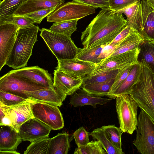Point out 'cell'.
<instances>
[{"instance_id": "cell-1", "label": "cell", "mask_w": 154, "mask_h": 154, "mask_svg": "<svg viewBox=\"0 0 154 154\" xmlns=\"http://www.w3.org/2000/svg\"><path fill=\"white\" fill-rule=\"evenodd\" d=\"M127 23L122 14L112 13L109 8L102 9L82 32V44L86 48L108 45Z\"/></svg>"}, {"instance_id": "cell-2", "label": "cell", "mask_w": 154, "mask_h": 154, "mask_svg": "<svg viewBox=\"0 0 154 154\" xmlns=\"http://www.w3.org/2000/svg\"><path fill=\"white\" fill-rule=\"evenodd\" d=\"M39 27L34 24L19 29L16 41L6 65L17 69L25 67L32 55L34 45L37 41Z\"/></svg>"}, {"instance_id": "cell-3", "label": "cell", "mask_w": 154, "mask_h": 154, "mask_svg": "<svg viewBox=\"0 0 154 154\" xmlns=\"http://www.w3.org/2000/svg\"><path fill=\"white\" fill-rule=\"evenodd\" d=\"M138 60L142 66L140 79L128 94L154 122V73L143 59Z\"/></svg>"}, {"instance_id": "cell-4", "label": "cell", "mask_w": 154, "mask_h": 154, "mask_svg": "<svg viewBox=\"0 0 154 154\" xmlns=\"http://www.w3.org/2000/svg\"><path fill=\"white\" fill-rule=\"evenodd\" d=\"M40 30V35L57 61L75 58L78 48L71 38L45 28Z\"/></svg>"}, {"instance_id": "cell-5", "label": "cell", "mask_w": 154, "mask_h": 154, "mask_svg": "<svg viewBox=\"0 0 154 154\" xmlns=\"http://www.w3.org/2000/svg\"><path fill=\"white\" fill-rule=\"evenodd\" d=\"M137 117L136 136L133 144L142 154H154V122L143 109Z\"/></svg>"}, {"instance_id": "cell-6", "label": "cell", "mask_w": 154, "mask_h": 154, "mask_svg": "<svg viewBox=\"0 0 154 154\" xmlns=\"http://www.w3.org/2000/svg\"><path fill=\"white\" fill-rule=\"evenodd\" d=\"M116 99L119 128L123 132L132 134L137 128L138 106L128 94L118 96Z\"/></svg>"}, {"instance_id": "cell-7", "label": "cell", "mask_w": 154, "mask_h": 154, "mask_svg": "<svg viewBox=\"0 0 154 154\" xmlns=\"http://www.w3.org/2000/svg\"><path fill=\"white\" fill-rule=\"evenodd\" d=\"M93 7L74 1L63 3L47 17L49 22L79 20L95 13Z\"/></svg>"}, {"instance_id": "cell-8", "label": "cell", "mask_w": 154, "mask_h": 154, "mask_svg": "<svg viewBox=\"0 0 154 154\" xmlns=\"http://www.w3.org/2000/svg\"><path fill=\"white\" fill-rule=\"evenodd\" d=\"M58 107L44 102H34L31 103L34 117L54 130L60 129L64 126L63 117Z\"/></svg>"}, {"instance_id": "cell-9", "label": "cell", "mask_w": 154, "mask_h": 154, "mask_svg": "<svg viewBox=\"0 0 154 154\" xmlns=\"http://www.w3.org/2000/svg\"><path fill=\"white\" fill-rule=\"evenodd\" d=\"M18 76L10 71L0 78V91L28 98L25 92L40 89H48Z\"/></svg>"}, {"instance_id": "cell-10", "label": "cell", "mask_w": 154, "mask_h": 154, "mask_svg": "<svg viewBox=\"0 0 154 154\" xmlns=\"http://www.w3.org/2000/svg\"><path fill=\"white\" fill-rule=\"evenodd\" d=\"M139 47L109 57H106L97 65L91 75L114 70H121L126 66L137 63L140 52Z\"/></svg>"}, {"instance_id": "cell-11", "label": "cell", "mask_w": 154, "mask_h": 154, "mask_svg": "<svg viewBox=\"0 0 154 154\" xmlns=\"http://www.w3.org/2000/svg\"><path fill=\"white\" fill-rule=\"evenodd\" d=\"M135 29L144 41L154 42V9L148 0L140 1Z\"/></svg>"}, {"instance_id": "cell-12", "label": "cell", "mask_w": 154, "mask_h": 154, "mask_svg": "<svg viewBox=\"0 0 154 154\" xmlns=\"http://www.w3.org/2000/svg\"><path fill=\"white\" fill-rule=\"evenodd\" d=\"M34 102L29 99L11 106L0 103V118L5 115L9 116L13 122L12 127L18 132L21 125L30 119L34 117L31 108V103Z\"/></svg>"}, {"instance_id": "cell-13", "label": "cell", "mask_w": 154, "mask_h": 154, "mask_svg": "<svg viewBox=\"0 0 154 154\" xmlns=\"http://www.w3.org/2000/svg\"><path fill=\"white\" fill-rule=\"evenodd\" d=\"M19 28L15 24L0 23V71L6 65L16 41Z\"/></svg>"}, {"instance_id": "cell-14", "label": "cell", "mask_w": 154, "mask_h": 154, "mask_svg": "<svg viewBox=\"0 0 154 154\" xmlns=\"http://www.w3.org/2000/svg\"><path fill=\"white\" fill-rule=\"evenodd\" d=\"M56 69L77 78L83 79L91 74L97 64L74 58L58 61Z\"/></svg>"}, {"instance_id": "cell-15", "label": "cell", "mask_w": 154, "mask_h": 154, "mask_svg": "<svg viewBox=\"0 0 154 154\" xmlns=\"http://www.w3.org/2000/svg\"><path fill=\"white\" fill-rule=\"evenodd\" d=\"M51 129L35 117L25 122L20 126L18 133L23 141L31 142L48 137Z\"/></svg>"}, {"instance_id": "cell-16", "label": "cell", "mask_w": 154, "mask_h": 154, "mask_svg": "<svg viewBox=\"0 0 154 154\" xmlns=\"http://www.w3.org/2000/svg\"><path fill=\"white\" fill-rule=\"evenodd\" d=\"M10 71L23 78L48 88L55 90L51 75L47 70L38 66L25 67Z\"/></svg>"}, {"instance_id": "cell-17", "label": "cell", "mask_w": 154, "mask_h": 154, "mask_svg": "<svg viewBox=\"0 0 154 154\" xmlns=\"http://www.w3.org/2000/svg\"><path fill=\"white\" fill-rule=\"evenodd\" d=\"M54 87L65 99L67 95H71L82 85V79L75 78L61 71L54 70Z\"/></svg>"}, {"instance_id": "cell-18", "label": "cell", "mask_w": 154, "mask_h": 154, "mask_svg": "<svg viewBox=\"0 0 154 154\" xmlns=\"http://www.w3.org/2000/svg\"><path fill=\"white\" fill-rule=\"evenodd\" d=\"M64 2L65 0H25L13 15L23 16L40 10L58 7Z\"/></svg>"}, {"instance_id": "cell-19", "label": "cell", "mask_w": 154, "mask_h": 154, "mask_svg": "<svg viewBox=\"0 0 154 154\" xmlns=\"http://www.w3.org/2000/svg\"><path fill=\"white\" fill-rule=\"evenodd\" d=\"M142 69L141 63L139 61L133 64L128 75L120 85L114 91L107 96L115 99L119 96L129 94L134 86L139 81Z\"/></svg>"}, {"instance_id": "cell-20", "label": "cell", "mask_w": 154, "mask_h": 154, "mask_svg": "<svg viewBox=\"0 0 154 154\" xmlns=\"http://www.w3.org/2000/svg\"><path fill=\"white\" fill-rule=\"evenodd\" d=\"M112 99L94 96L82 88H79L71 95L69 104L74 107L89 105L95 108L97 105H104L110 102Z\"/></svg>"}, {"instance_id": "cell-21", "label": "cell", "mask_w": 154, "mask_h": 154, "mask_svg": "<svg viewBox=\"0 0 154 154\" xmlns=\"http://www.w3.org/2000/svg\"><path fill=\"white\" fill-rule=\"evenodd\" d=\"M25 94L29 99L35 102L47 103L60 107L65 99L55 90L40 89L27 91Z\"/></svg>"}, {"instance_id": "cell-22", "label": "cell", "mask_w": 154, "mask_h": 154, "mask_svg": "<svg viewBox=\"0 0 154 154\" xmlns=\"http://www.w3.org/2000/svg\"><path fill=\"white\" fill-rule=\"evenodd\" d=\"M22 141L18 132L13 128L0 125V150L16 151Z\"/></svg>"}, {"instance_id": "cell-23", "label": "cell", "mask_w": 154, "mask_h": 154, "mask_svg": "<svg viewBox=\"0 0 154 154\" xmlns=\"http://www.w3.org/2000/svg\"><path fill=\"white\" fill-rule=\"evenodd\" d=\"M144 41L143 37L138 31H134L124 39L106 57H111L136 49Z\"/></svg>"}, {"instance_id": "cell-24", "label": "cell", "mask_w": 154, "mask_h": 154, "mask_svg": "<svg viewBox=\"0 0 154 154\" xmlns=\"http://www.w3.org/2000/svg\"><path fill=\"white\" fill-rule=\"evenodd\" d=\"M70 146L69 134L58 133L50 138L48 154H67Z\"/></svg>"}, {"instance_id": "cell-25", "label": "cell", "mask_w": 154, "mask_h": 154, "mask_svg": "<svg viewBox=\"0 0 154 154\" xmlns=\"http://www.w3.org/2000/svg\"><path fill=\"white\" fill-rule=\"evenodd\" d=\"M90 135L100 143L102 147L109 154H124L122 150L116 147L112 144L107 134L102 127L94 129Z\"/></svg>"}, {"instance_id": "cell-26", "label": "cell", "mask_w": 154, "mask_h": 154, "mask_svg": "<svg viewBox=\"0 0 154 154\" xmlns=\"http://www.w3.org/2000/svg\"><path fill=\"white\" fill-rule=\"evenodd\" d=\"M105 46L104 45H99L89 48H78L75 58L93 63L97 65L101 61L99 57Z\"/></svg>"}, {"instance_id": "cell-27", "label": "cell", "mask_w": 154, "mask_h": 154, "mask_svg": "<svg viewBox=\"0 0 154 154\" xmlns=\"http://www.w3.org/2000/svg\"><path fill=\"white\" fill-rule=\"evenodd\" d=\"M115 79L100 83H91L82 85V88L92 95L100 97L107 96L110 91Z\"/></svg>"}, {"instance_id": "cell-28", "label": "cell", "mask_w": 154, "mask_h": 154, "mask_svg": "<svg viewBox=\"0 0 154 154\" xmlns=\"http://www.w3.org/2000/svg\"><path fill=\"white\" fill-rule=\"evenodd\" d=\"M78 20H76L60 22H55L48 29L51 31L71 38L72 34L76 30Z\"/></svg>"}, {"instance_id": "cell-29", "label": "cell", "mask_w": 154, "mask_h": 154, "mask_svg": "<svg viewBox=\"0 0 154 154\" xmlns=\"http://www.w3.org/2000/svg\"><path fill=\"white\" fill-rule=\"evenodd\" d=\"M138 59H143L154 73V42L144 41L139 47Z\"/></svg>"}, {"instance_id": "cell-30", "label": "cell", "mask_w": 154, "mask_h": 154, "mask_svg": "<svg viewBox=\"0 0 154 154\" xmlns=\"http://www.w3.org/2000/svg\"><path fill=\"white\" fill-rule=\"evenodd\" d=\"M25 0H3L0 3V20L11 17Z\"/></svg>"}, {"instance_id": "cell-31", "label": "cell", "mask_w": 154, "mask_h": 154, "mask_svg": "<svg viewBox=\"0 0 154 154\" xmlns=\"http://www.w3.org/2000/svg\"><path fill=\"white\" fill-rule=\"evenodd\" d=\"M119 70L116 69L105 71L93 75H88L82 79V85L104 82L115 79Z\"/></svg>"}, {"instance_id": "cell-32", "label": "cell", "mask_w": 154, "mask_h": 154, "mask_svg": "<svg viewBox=\"0 0 154 154\" xmlns=\"http://www.w3.org/2000/svg\"><path fill=\"white\" fill-rule=\"evenodd\" d=\"M49 139L45 138L31 142L23 154H48Z\"/></svg>"}, {"instance_id": "cell-33", "label": "cell", "mask_w": 154, "mask_h": 154, "mask_svg": "<svg viewBox=\"0 0 154 154\" xmlns=\"http://www.w3.org/2000/svg\"><path fill=\"white\" fill-rule=\"evenodd\" d=\"M141 0L122 10L112 13L124 14L127 18V25L135 29L137 15Z\"/></svg>"}, {"instance_id": "cell-34", "label": "cell", "mask_w": 154, "mask_h": 154, "mask_svg": "<svg viewBox=\"0 0 154 154\" xmlns=\"http://www.w3.org/2000/svg\"><path fill=\"white\" fill-rule=\"evenodd\" d=\"M98 140L89 142L85 146L76 148L74 154H104L107 153Z\"/></svg>"}, {"instance_id": "cell-35", "label": "cell", "mask_w": 154, "mask_h": 154, "mask_svg": "<svg viewBox=\"0 0 154 154\" xmlns=\"http://www.w3.org/2000/svg\"><path fill=\"white\" fill-rule=\"evenodd\" d=\"M102 127L113 145L118 149L122 150L121 136L123 132L120 128L113 125L104 126Z\"/></svg>"}, {"instance_id": "cell-36", "label": "cell", "mask_w": 154, "mask_h": 154, "mask_svg": "<svg viewBox=\"0 0 154 154\" xmlns=\"http://www.w3.org/2000/svg\"><path fill=\"white\" fill-rule=\"evenodd\" d=\"M29 99L11 93L0 91V103L5 105H14Z\"/></svg>"}, {"instance_id": "cell-37", "label": "cell", "mask_w": 154, "mask_h": 154, "mask_svg": "<svg viewBox=\"0 0 154 154\" xmlns=\"http://www.w3.org/2000/svg\"><path fill=\"white\" fill-rule=\"evenodd\" d=\"M3 22L13 23L19 28L29 27L35 23L32 20L28 17L24 16L14 15L0 20V23Z\"/></svg>"}, {"instance_id": "cell-38", "label": "cell", "mask_w": 154, "mask_h": 154, "mask_svg": "<svg viewBox=\"0 0 154 154\" xmlns=\"http://www.w3.org/2000/svg\"><path fill=\"white\" fill-rule=\"evenodd\" d=\"M133 65L127 66L123 69L119 70L108 95L115 90L123 82L128 75Z\"/></svg>"}, {"instance_id": "cell-39", "label": "cell", "mask_w": 154, "mask_h": 154, "mask_svg": "<svg viewBox=\"0 0 154 154\" xmlns=\"http://www.w3.org/2000/svg\"><path fill=\"white\" fill-rule=\"evenodd\" d=\"M73 136L78 147L85 146L89 142V135L83 127L76 130Z\"/></svg>"}, {"instance_id": "cell-40", "label": "cell", "mask_w": 154, "mask_h": 154, "mask_svg": "<svg viewBox=\"0 0 154 154\" xmlns=\"http://www.w3.org/2000/svg\"><path fill=\"white\" fill-rule=\"evenodd\" d=\"M139 0H108L109 9L115 12L124 9Z\"/></svg>"}, {"instance_id": "cell-41", "label": "cell", "mask_w": 154, "mask_h": 154, "mask_svg": "<svg viewBox=\"0 0 154 154\" xmlns=\"http://www.w3.org/2000/svg\"><path fill=\"white\" fill-rule=\"evenodd\" d=\"M57 8L55 7L44 9L23 16L32 20L35 23L40 24L43 19L52 13Z\"/></svg>"}, {"instance_id": "cell-42", "label": "cell", "mask_w": 154, "mask_h": 154, "mask_svg": "<svg viewBox=\"0 0 154 154\" xmlns=\"http://www.w3.org/2000/svg\"><path fill=\"white\" fill-rule=\"evenodd\" d=\"M136 31L137 30L133 27L127 25V26L117 36L114 40L108 45L116 48L119 44L128 35Z\"/></svg>"}, {"instance_id": "cell-43", "label": "cell", "mask_w": 154, "mask_h": 154, "mask_svg": "<svg viewBox=\"0 0 154 154\" xmlns=\"http://www.w3.org/2000/svg\"><path fill=\"white\" fill-rule=\"evenodd\" d=\"M94 7L95 9L109 8L108 0H72Z\"/></svg>"}, {"instance_id": "cell-44", "label": "cell", "mask_w": 154, "mask_h": 154, "mask_svg": "<svg viewBox=\"0 0 154 154\" xmlns=\"http://www.w3.org/2000/svg\"><path fill=\"white\" fill-rule=\"evenodd\" d=\"M116 48L109 45L105 46L102 51L99 58L101 60L108 56Z\"/></svg>"}, {"instance_id": "cell-45", "label": "cell", "mask_w": 154, "mask_h": 154, "mask_svg": "<svg viewBox=\"0 0 154 154\" xmlns=\"http://www.w3.org/2000/svg\"><path fill=\"white\" fill-rule=\"evenodd\" d=\"M2 125L9 126L13 127V122L9 116L5 115L4 116L0 118V125Z\"/></svg>"}, {"instance_id": "cell-46", "label": "cell", "mask_w": 154, "mask_h": 154, "mask_svg": "<svg viewBox=\"0 0 154 154\" xmlns=\"http://www.w3.org/2000/svg\"><path fill=\"white\" fill-rule=\"evenodd\" d=\"M20 154V153L16 151L0 150V154Z\"/></svg>"}, {"instance_id": "cell-47", "label": "cell", "mask_w": 154, "mask_h": 154, "mask_svg": "<svg viewBox=\"0 0 154 154\" xmlns=\"http://www.w3.org/2000/svg\"><path fill=\"white\" fill-rule=\"evenodd\" d=\"M148 1L150 6L154 9V0H148Z\"/></svg>"}]
</instances>
